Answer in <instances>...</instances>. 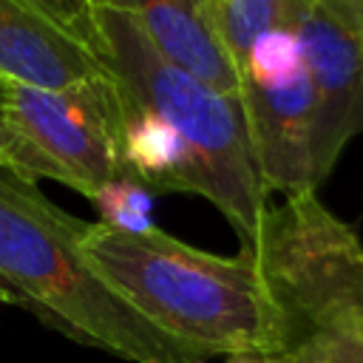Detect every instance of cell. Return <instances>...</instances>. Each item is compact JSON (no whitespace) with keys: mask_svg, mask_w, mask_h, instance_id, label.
Instances as JSON below:
<instances>
[{"mask_svg":"<svg viewBox=\"0 0 363 363\" xmlns=\"http://www.w3.org/2000/svg\"><path fill=\"white\" fill-rule=\"evenodd\" d=\"M79 252L113 295L199 360L267 354L269 301L247 250L216 255L159 227L119 233L96 221Z\"/></svg>","mask_w":363,"mask_h":363,"instance_id":"6da1fadb","label":"cell"},{"mask_svg":"<svg viewBox=\"0 0 363 363\" xmlns=\"http://www.w3.org/2000/svg\"><path fill=\"white\" fill-rule=\"evenodd\" d=\"M88 221L60 210L34 179L0 164V284L60 335L128 363H204L136 315L85 264Z\"/></svg>","mask_w":363,"mask_h":363,"instance_id":"7a4b0ae2","label":"cell"},{"mask_svg":"<svg viewBox=\"0 0 363 363\" xmlns=\"http://www.w3.org/2000/svg\"><path fill=\"white\" fill-rule=\"evenodd\" d=\"M267 301V363H363V241L318 193L267 207L250 247Z\"/></svg>","mask_w":363,"mask_h":363,"instance_id":"3957f363","label":"cell"},{"mask_svg":"<svg viewBox=\"0 0 363 363\" xmlns=\"http://www.w3.org/2000/svg\"><path fill=\"white\" fill-rule=\"evenodd\" d=\"M91 43L122 99L156 113L187 145L199 173V196L216 204L241 247H250L269 196L255 170L238 94L218 91L167 60L125 11L91 9Z\"/></svg>","mask_w":363,"mask_h":363,"instance_id":"277c9868","label":"cell"},{"mask_svg":"<svg viewBox=\"0 0 363 363\" xmlns=\"http://www.w3.org/2000/svg\"><path fill=\"white\" fill-rule=\"evenodd\" d=\"M6 167L54 179L85 199L128 173L122 156V96L111 74L48 91L0 77Z\"/></svg>","mask_w":363,"mask_h":363,"instance_id":"5b68a950","label":"cell"},{"mask_svg":"<svg viewBox=\"0 0 363 363\" xmlns=\"http://www.w3.org/2000/svg\"><path fill=\"white\" fill-rule=\"evenodd\" d=\"M235 79L255 170L267 196L284 193V199H292L315 193V96L292 26L264 31L241 60Z\"/></svg>","mask_w":363,"mask_h":363,"instance_id":"8992f818","label":"cell"},{"mask_svg":"<svg viewBox=\"0 0 363 363\" xmlns=\"http://www.w3.org/2000/svg\"><path fill=\"white\" fill-rule=\"evenodd\" d=\"M289 26L315 96L312 176L318 187L349 139L363 130V28L332 0H292Z\"/></svg>","mask_w":363,"mask_h":363,"instance_id":"52a82bcc","label":"cell"},{"mask_svg":"<svg viewBox=\"0 0 363 363\" xmlns=\"http://www.w3.org/2000/svg\"><path fill=\"white\" fill-rule=\"evenodd\" d=\"M94 45L26 0H0V77L31 88H71L105 77Z\"/></svg>","mask_w":363,"mask_h":363,"instance_id":"ba28073f","label":"cell"},{"mask_svg":"<svg viewBox=\"0 0 363 363\" xmlns=\"http://www.w3.org/2000/svg\"><path fill=\"white\" fill-rule=\"evenodd\" d=\"M88 9L105 6L130 14L153 45L218 91H238L235 71L224 57L207 14V0H85Z\"/></svg>","mask_w":363,"mask_h":363,"instance_id":"9c48e42d","label":"cell"},{"mask_svg":"<svg viewBox=\"0 0 363 363\" xmlns=\"http://www.w3.org/2000/svg\"><path fill=\"white\" fill-rule=\"evenodd\" d=\"M122 156L128 173L136 176L153 193L199 196V173L187 145L156 113L142 111L125 99H122Z\"/></svg>","mask_w":363,"mask_h":363,"instance_id":"30bf717a","label":"cell"},{"mask_svg":"<svg viewBox=\"0 0 363 363\" xmlns=\"http://www.w3.org/2000/svg\"><path fill=\"white\" fill-rule=\"evenodd\" d=\"M289 6L292 0H207L210 28L233 71L264 31L289 26Z\"/></svg>","mask_w":363,"mask_h":363,"instance_id":"8fae6325","label":"cell"},{"mask_svg":"<svg viewBox=\"0 0 363 363\" xmlns=\"http://www.w3.org/2000/svg\"><path fill=\"white\" fill-rule=\"evenodd\" d=\"M91 204L99 213V224L119 233H147L156 227L153 221V199L156 193L145 187L136 176L125 173L99 190H94Z\"/></svg>","mask_w":363,"mask_h":363,"instance_id":"7c38bea8","label":"cell"},{"mask_svg":"<svg viewBox=\"0 0 363 363\" xmlns=\"http://www.w3.org/2000/svg\"><path fill=\"white\" fill-rule=\"evenodd\" d=\"M26 3L40 9L45 17H51L54 23H60L79 40L91 43V9L85 0H26Z\"/></svg>","mask_w":363,"mask_h":363,"instance_id":"4fadbf2b","label":"cell"},{"mask_svg":"<svg viewBox=\"0 0 363 363\" xmlns=\"http://www.w3.org/2000/svg\"><path fill=\"white\" fill-rule=\"evenodd\" d=\"M332 3L340 6V9H343V11L363 28V0H332Z\"/></svg>","mask_w":363,"mask_h":363,"instance_id":"5bb4252c","label":"cell"},{"mask_svg":"<svg viewBox=\"0 0 363 363\" xmlns=\"http://www.w3.org/2000/svg\"><path fill=\"white\" fill-rule=\"evenodd\" d=\"M6 162V125H3V91H0V164Z\"/></svg>","mask_w":363,"mask_h":363,"instance_id":"9a60e30c","label":"cell"},{"mask_svg":"<svg viewBox=\"0 0 363 363\" xmlns=\"http://www.w3.org/2000/svg\"><path fill=\"white\" fill-rule=\"evenodd\" d=\"M227 363H267L264 357H227Z\"/></svg>","mask_w":363,"mask_h":363,"instance_id":"2e32d148","label":"cell"},{"mask_svg":"<svg viewBox=\"0 0 363 363\" xmlns=\"http://www.w3.org/2000/svg\"><path fill=\"white\" fill-rule=\"evenodd\" d=\"M3 303H14V298H11V292L0 284V306H3Z\"/></svg>","mask_w":363,"mask_h":363,"instance_id":"e0dca14e","label":"cell"}]
</instances>
